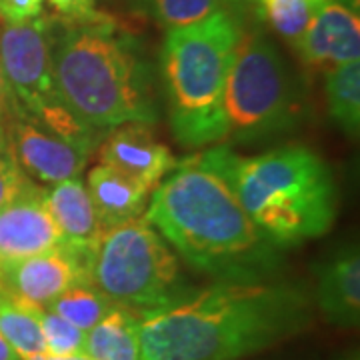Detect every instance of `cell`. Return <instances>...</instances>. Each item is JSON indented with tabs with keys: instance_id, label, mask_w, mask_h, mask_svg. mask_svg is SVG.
I'll list each match as a JSON object with an SVG mask.
<instances>
[{
	"instance_id": "obj_1",
	"label": "cell",
	"mask_w": 360,
	"mask_h": 360,
	"mask_svg": "<svg viewBox=\"0 0 360 360\" xmlns=\"http://www.w3.org/2000/svg\"><path fill=\"white\" fill-rule=\"evenodd\" d=\"M307 286L222 281L141 316V360H243L309 330Z\"/></svg>"
},
{
	"instance_id": "obj_2",
	"label": "cell",
	"mask_w": 360,
	"mask_h": 360,
	"mask_svg": "<svg viewBox=\"0 0 360 360\" xmlns=\"http://www.w3.org/2000/svg\"><path fill=\"white\" fill-rule=\"evenodd\" d=\"M144 220L188 266L222 281H258L276 246L248 219L222 180L186 158L150 193Z\"/></svg>"
},
{
	"instance_id": "obj_3",
	"label": "cell",
	"mask_w": 360,
	"mask_h": 360,
	"mask_svg": "<svg viewBox=\"0 0 360 360\" xmlns=\"http://www.w3.org/2000/svg\"><path fill=\"white\" fill-rule=\"evenodd\" d=\"M193 160L231 188L248 219L274 246L319 238L335 224V176L307 146L288 144L258 156L214 146Z\"/></svg>"
},
{
	"instance_id": "obj_4",
	"label": "cell",
	"mask_w": 360,
	"mask_h": 360,
	"mask_svg": "<svg viewBox=\"0 0 360 360\" xmlns=\"http://www.w3.org/2000/svg\"><path fill=\"white\" fill-rule=\"evenodd\" d=\"M94 18L70 28L52 46L56 86L66 106L96 132L127 122L155 124V98L144 68L127 42Z\"/></svg>"
},
{
	"instance_id": "obj_5",
	"label": "cell",
	"mask_w": 360,
	"mask_h": 360,
	"mask_svg": "<svg viewBox=\"0 0 360 360\" xmlns=\"http://www.w3.org/2000/svg\"><path fill=\"white\" fill-rule=\"evenodd\" d=\"M243 30L220 13L184 28L168 30L162 49L170 127L186 148L214 144V124L234 51Z\"/></svg>"
},
{
	"instance_id": "obj_6",
	"label": "cell",
	"mask_w": 360,
	"mask_h": 360,
	"mask_svg": "<svg viewBox=\"0 0 360 360\" xmlns=\"http://www.w3.org/2000/svg\"><path fill=\"white\" fill-rule=\"evenodd\" d=\"M92 286L139 316L191 296L179 257L144 219L104 231L92 248Z\"/></svg>"
},
{
	"instance_id": "obj_7",
	"label": "cell",
	"mask_w": 360,
	"mask_h": 360,
	"mask_svg": "<svg viewBox=\"0 0 360 360\" xmlns=\"http://www.w3.org/2000/svg\"><path fill=\"white\" fill-rule=\"evenodd\" d=\"M296 108L292 78L278 51L262 34H240L220 98L214 144L257 141L286 130Z\"/></svg>"
},
{
	"instance_id": "obj_8",
	"label": "cell",
	"mask_w": 360,
	"mask_h": 360,
	"mask_svg": "<svg viewBox=\"0 0 360 360\" xmlns=\"http://www.w3.org/2000/svg\"><path fill=\"white\" fill-rule=\"evenodd\" d=\"M0 66L14 103L58 136L90 153L96 150L98 132L77 118L56 86L51 26L44 18L26 22L0 20Z\"/></svg>"
},
{
	"instance_id": "obj_9",
	"label": "cell",
	"mask_w": 360,
	"mask_h": 360,
	"mask_svg": "<svg viewBox=\"0 0 360 360\" xmlns=\"http://www.w3.org/2000/svg\"><path fill=\"white\" fill-rule=\"evenodd\" d=\"M92 248L94 245L63 243L46 252L0 264V290L46 307L56 296L75 286L92 284Z\"/></svg>"
},
{
	"instance_id": "obj_10",
	"label": "cell",
	"mask_w": 360,
	"mask_h": 360,
	"mask_svg": "<svg viewBox=\"0 0 360 360\" xmlns=\"http://www.w3.org/2000/svg\"><path fill=\"white\" fill-rule=\"evenodd\" d=\"M8 153L26 174L42 184H56L80 176L90 158V150L68 142L46 129L20 104H11L8 110Z\"/></svg>"
},
{
	"instance_id": "obj_11",
	"label": "cell",
	"mask_w": 360,
	"mask_h": 360,
	"mask_svg": "<svg viewBox=\"0 0 360 360\" xmlns=\"http://www.w3.org/2000/svg\"><path fill=\"white\" fill-rule=\"evenodd\" d=\"M98 158L101 165L115 168L150 193L179 165L172 150L144 122H127L110 129L98 144Z\"/></svg>"
},
{
	"instance_id": "obj_12",
	"label": "cell",
	"mask_w": 360,
	"mask_h": 360,
	"mask_svg": "<svg viewBox=\"0 0 360 360\" xmlns=\"http://www.w3.org/2000/svg\"><path fill=\"white\" fill-rule=\"evenodd\" d=\"M66 243L46 205V191L28 184L0 210V264L46 252Z\"/></svg>"
},
{
	"instance_id": "obj_13",
	"label": "cell",
	"mask_w": 360,
	"mask_h": 360,
	"mask_svg": "<svg viewBox=\"0 0 360 360\" xmlns=\"http://www.w3.org/2000/svg\"><path fill=\"white\" fill-rule=\"evenodd\" d=\"M295 49L304 65L324 75L360 60L359 8L345 0H326Z\"/></svg>"
},
{
	"instance_id": "obj_14",
	"label": "cell",
	"mask_w": 360,
	"mask_h": 360,
	"mask_svg": "<svg viewBox=\"0 0 360 360\" xmlns=\"http://www.w3.org/2000/svg\"><path fill=\"white\" fill-rule=\"evenodd\" d=\"M316 307L338 328H356L360 322V255L345 246L316 270Z\"/></svg>"
},
{
	"instance_id": "obj_15",
	"label": "cell",
	"mask_w": 360,
	"mask_h": 360,
	"mask_svg": "<svg viewBox=\"0 0 360 360\" xmlns=\"http://www.w3.org/2000/svg\"><path fill=\"white\" fill-rule=\"evenodd\" d=\"M86 191L104 231L142 219L150 198V191L104 165L90 170Z\"/></svg>"
},
{
	"instance_id": "obj_16",
	"label": "cell",
	"mask_w": 360,
	"mask_h": 360,
	"mask_svg": "<svg viewBox=\"0 0 360 360\" xmlns=\"http://www.w3.org/2000/svg\"><path fill=\"white\" fill-rule=\"evenodd\" d=\"M46 205L58 231L68 243L94 245L104 232L86 184L80 176L52 184L51 191H46Z\"/></svg>"
},
{
	"instance_id": "obj_17",
	"label": "cell",
	"mask_w": 360,
	"mask_h": 360,
	"mask_svg": "<svg viewBox=\"0 0 360 360\" xmlns=\"http://www.w3.org/2000/svg\"><path fill=\"white\" fill-rule=\"evenodd\" d=\"M84 354L92 360H141V316L116 307L86 333Z\"/></svg>"
},
{
	"instance_id": "obj_18",
	"label": "cell",
	"mask_w": 360,
	"mask_h": 360,
	"mask_svg": "<svg viewBox=\"0 0 360 360\" xmlns=\"http://www.w3.org/2000/svg\"><path fill=\"white\" fill-rule=\"evenodd\" d=\"M326 101L336 127L348 139H356L360 129V60L326 72Z\"/></svg>"
},
{
	"instance_id": "obj_19",
	"label": "cell",
	"mask_w": 360,
	"mask_h": 360,
	"mask_svg": "<svg viewBox=\"0 0 360 360\" xmlns=\"http://www.w3.org/2000/svg\"><path fill=\"white\" fill-rule=\"evenodd\" d=\"M0 335L13 347L20 360L46 352L40 324L30 302L0 290Z\"/></svg>"
},
{
	"instance_id": "obj_20",
	"label": "cell",
	"mask_w": 360,
	"mask_h": 360,
	"mask_svg": "<svg viewBox=\"0 0 360 360\" xmlns=\"http://www.w3.org/2000/svg\"><path fill=\"white\" fill-rule=\"evenodd\" d=\"M44 309L58 314L60 319L75 324L80 330L89 333L110 310L116 309V304L110 298H106L98 288L86 284V286H75L60 296H56Z\"/></svg>"
},
{
	"instance_id": "obj_21",
	"label": "cell",
	"mask_w": 360,
	"mask_h": 360,
	"mask_svg": "<svg viewBox=\"0 0 360 360\" xmlns=\"http://www.w3.org/2000/svg\"><path fill=\"white\" fill-rule=\"evenodd\" d=\"M324 2L326 0H260V6L270 26L284 40L296 44Z\"/></svg>"
},
{
	"instance_id": "obj_22",
	"label": "cell",
	"mask_w": 360,
	"mask_h": 360,
	"mask_svg": "<svg viewBox=\"0 0 360 360\" xmlns=\"http://www.w3.org/2000/svg\"><path fill=\"white\" fill-rule=\"evenodd\" d=\"M32 314L37 316L40 324V333L44 338V347L49 354L54 356H68V354H84V342L86 333L77 328L58 314H54L44 307L30 304Z\"/></svg>"
},
{
	"instance_id": "obj_23",
	"label": "cell",
	"mask_w": 360,
	"mask_h": 360,
	"mask_svg": "<svg viewBox=\"0 0 360 360\" xmlns=\"http://www.w3.org/2000/svg\"><path fill=\"white\" fill-rule=\"evenodd\" d=\"M220 6L222 0H155L156 16L168 30L198 25L220 13Z\"/></svg>"
},
{
	"instance_id": "obj_24",
	"label": "cell",
	"mask_w": 360,
	"mask_h": 360,
	"mask_svg": "<svg viewBox=\"0 0 360 360\" xmlns=\"http://www.w3.org/2000/svg\"><path fill=\"white\" fill-rule=\"evenodd\" d=\"M32 180L28 179L11 153L0 155V210L11 205L18 194L25 191Z\"/></svg>"
},
{
	"instance_id": "obj_25",
	"label": "cell",
	"mask_w": 360,
	"mask_h": 360,
	"mask_svg": "<svg viewBox=\"0 0 360 360\" xmlns=\"http://www.w3.org/2000/svg\"><path fill=\"white\" fill-rule=\"evenodd\" d=\"M42 13V0H0L2 22H26Z\"/></svg>"
},
{
	"instance_id": "obj_26",
	"label": "cell",
	"mask_w": 360,
	"mask_h": 360,
	"mask_svg": "<svg viewBox=\"0 0 360 360\" xmlns=\"http://www.w3.org/2000/svg\"><path fill=\"white\" fill-rule=\"evenodd\" d=\"M49 2H51L54 11L68 14L72 18L86 20V18H94L96 16L94 8H92V0H49Z\"/></svg>"
},
{
	"instance_id": "obj_27",
	"label": "cell",
	"mask_w": 360,
	"mask_h": 360,
	"mask_svg": "<svg viewBox=\"0 0 360 360\" xmlns=\"http://www.w3.org/2000/svg\"><path fill=\"white\" fill-rule=\"evenodd\" d=\"M11 104H13V92H11V86H8L4 72H2V66H0V118L8 115Z\"/></svg>"
},
{
	"instance_id": "obj_28",
	"label": "cell",
	"mask_w": 360,
	"mask_h": 360,
	"mask_svg": "<svg viewBox=\"0 0 360 360\" xmlns=\"http://www.w3.org/2000/svg\"><path fill=\"white\" fill-rule=\"evenodd\" d=\"M25 360H92L86 354H68V356H54L49 352H42V354H34V356H28Z\"/></svg>"
},
{
	"instance_id": "obj_29",
	"label": "cell",
	"mask_w": 360,
	"mask_h": 360,
	"mask_svg": "<svg viewBox=\"0 0 360 360\" xmlns=\"http://www.w3.org/2000/svg\"><path fill=\"white\" fill-rule=\"evenodd\" d=\"M0 360H20V356L13 350V347L4 340V336L0 335Z\"/></svg>"
},
{
	"instance_id": "obj_30",
	"label": "cell",
	"mask_w": 360,
	"mask_h": 360,
	"mask_svg": "<svg viewBox=\"0 0 360 360\" xmlns=\"http://www.w3.org/2000/svg\"><path fill=\"white\" fill-rule=\"evenodd\" d=\"M8 153V134H6V124L0 118V155Z\"/></svg>"
},
{
	"instance_id": "obj_31",
	"label": "cell",
	"mask_w": 360,
	"mask_h": 360,
	"mask_svg": "<svg viewBox=\"0 0 360 360\" xmlns=\"http://www.w3.org/2000/svg\"><path fill=\"white\" fill-rule=\"evenodd\" d=\"M342 360H359V354H348V356H345Z\"/></svg>"
},
{
	"instance_id": "obj_32",
	"label": "cell",
	"mask_w": 360,
	"mask_h": 360,
	"mask_svg": "<svg viewBox=\"0 0 360 360\" xmlns=\"http://www.w3.org/2000/svg\"><path fill=\"white\" fill-rule=\"evenodd\" d=\"M232 2H243V0H232Z\"/></svg>"
}]
</instances>
